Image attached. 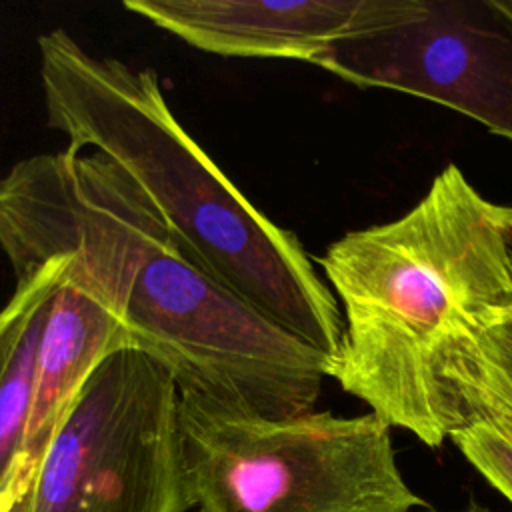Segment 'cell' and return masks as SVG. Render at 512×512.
I'll return each instance as SVG.
<instances>
[{
	"label": "cell",
	"instance_id": "obj_1",
	"mask_svg": "<svg viewBox=\"0 0 512 512\" xmlns=\"http://www.w3.org/2000/svg\"><path fill=\"white\" fill-rule=\"evenodd\" d=\"M14 278L64 258L178 394L264 418L314 412L330 358L228 290L100 154L42 152L0 178Z\"/></svg>",
	"mask_w": 512,
	"mask_h": 512
},
{
	"label": "cell",
	"instance_id": "obj_2",
	"mask_svg": "<svg viewBox=\"0 0 512 512\" xmlns=\"http://www.w3.org/2000/svg\"><path fill=\"white\" fill-rule=\"evenodd\" d=\"M506 226L508 206L448 164L402 218L348 232L318 258L344 318L328 378L426 446L460 426L450 362L512 312Z\"/></svg>",
	"mask_w": 512,
	"mask_h": 512
},
{
	"label": "cell",
	"instance_id": "obj_3",
	"mask_svg": "<svg viewBox=\"0 0 512 512\" xmlns=\"http://www.w3.org/2000/svg\"><path fill=\"white\" fill-rule=\"evenodd\" d=\"M46 122L72 150L110 162L158 220L228 290L332 358L344 318L296 234L260 212L174 116L158 74L84 48L56 28L38 36Z\"/></svg>",
	"mask_w": 512,
	"mask_h": 512
},
{
	"label": "cell",
	"instance_id": "obj_4",
	"mask_svg": "<svg viewBox=\"0 0 512 512\" xmlns=\"http://www.w3.org/2000/svg\"><path fill=\"white\" fill-rule=\"evenodd\" d=\"M188 504L198 512H412L390 426L374 412L264 418L178 394Z\"/></svg>",
	"mask_w": 512,
	"mask_h": 512
},
{
	"label": "cell",
	"instance_id": "obj_5",
	"mask_svg": "<svg viewBox=\"0 0 512 512\" xmlns=\"http://www.w3.org/2000/svg\"><path fill=\"white\" fill-rule=\"evenodd\" d=\"M178 388L134 348L86 378L10 512H186Z\"/></svg>",
	"mask_w": 512,
	"mask_h": 512
},
{
	"label": "cell",
	"instance_id": "obj_6",
	"mask_svg": "<svg viewBox=\"0 0 512 512\" xmlns=\"http://www.w3.org/2000/svg\"><path fill=\"white\" fill-rule=\"evenodd\" d=\"M362 88L440 102L512 138V10L504 0H404L316 62Z\"/></svg>",
	"mask_w": 512,
	"mask_h": 512
},
{
	"label": "cell",
	"instance_id": "obj_7",
	"mask_svg": "<svg viewBox=\"0 0 512 512\" xmlns=\"http://www.w3.org/2000/svg\"><path fill=\"white\" fill-rule=\"evenodd\" d=\"M404 0H126L124 8L206 54L314 64L332 44L392 18Z\"/></svg>",
	"mask_w": 512,
	"mask_h": 512
},
{
	"label": "cell",
	"instance_id": "obj_8",
	"mask_svg": "<svg viewBox=\"0 0 512 512\" xmlns=\"http://www.w3.org/2000/svg\"><path fill=\"white\" fill-rule=\"evenodd\" d=\"M122 348H132V344L120 318L72 274L68 264L50 300L40 336L32 410L18 462L20 474L32 476L86 378L108 354Z\"/></svg>",
	"mask_w": 512,
	"mask_h": 512
},
{
	"label": "cell",
	"instance_id": "obj_9",
	"mask_svg": "<svg viewBox=\"0 0 512 512\" xmlns=\"http://www.w3.org/2000/svg\"><path fill=\"white\" fill-rule=\"evenodd\" d=\"M66 266L64 258H54L16 280L12 296L0 308V490L20 474L40 336Z\"/></svg>",
	"mask_w": 512,
	"mask_h": 512
},
{
	"label": "cell",
	"instance_id": "obj_10",
	"mask_svg": "<svg viewBox=\"0 0 512 512\" xmlns=\"http://www.w3.org/2000/svg\"><path fill=\"white\" fill-rule=\"evenodd\" d=\"M444 380L460 400H480L512 412V312L488 326L474 346L456 356Z\"/></svg>",
	"mask_w": 512,
	"mask_h": 512
},
{
	"label": "cell",
	"instance_id": "obj_11",
	"mask_svg": "<svg viewBox=\"0 0 512 512\" xmlns=\"http://www.w3.org/2000/svg\"><path fill=\"white\" fill-rule=\"evenodd\" d=\"M464 458L512 502V412L464 398L460 426L450 434Z\"/></svg>",
	"mask_w": 512,
	"mask_h": 512
},
{
	"label": "cell",
	"instance_id": "obj_12",
	"mask_svg": "<svg viewBox=\"0 0 512 512\" xmlns=\"http://www.w3.org/2000/svg\"><path fill=\"white\" fill-rule=\"evenodd\" d=\"M26 482H28V478H24L22 474H18L8 486H4V488L0 490V512H10L12 504H14L16 498L22 494Z\"/></svg>",
	"mask_w": 512,
	"mask_h": 512
},
{
	"label": "cell",
	"instance_id": "obj_13",
	"mask_svg": "<svg viewBox=\"0 0 512 512\" xmlns=\"http://www.w3.org/2000/svg\"><path fill=\"white\" fill-rule=\"evenodd\" d=\"M412 512H418V510H412ZM420 512H438V510H420ZM458 512H490V510L480 506V504H470V506H466L464 510H458Z\"/></svg>",
	"mask_w": 512,
	"mask_h": 512
},
{
	"label": "cell",
	"instance_id": "obj_14",
	"mask_svg": "<svg viewBox=\"0 0 512 512\" xmlns=\"http://www.w3.org/2000/svg\"><path fill=\"white\" fill-rule=\"evenodd\" d=\"M506 234H508V252H510V262H512V208H508V226H506Z\"/></svg>",
	"mask_w": 512,
	"mask_h": 512
},
{
	"label": "cell",
	"instance_id": "obj_15",
	"mask_svg": "<svg viewBox=\"0 0 512 512\" xmlns=\"http://www.w3.org/2000/svg\"><path fill=\"white\" fill-rule=\"evenodd\" d=\"M504 2H506V6L512 10V0H504Z\"/></svg>",
	"mask_w": 512,
	"mask_h": 512
}]
</instances>
